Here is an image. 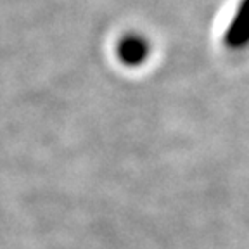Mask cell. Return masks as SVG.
<instances>
[{"label":"cell","mask_w":249,"mask_h":249,"mask_svg":"<svg viewBox=\"0 0 249 249\" xmlns=\"http://www.w3.org/2000/svg\"><path fill=\"white\" fill-rule=\"evenodd\" d=\"M151 54V43L139 33H126L118 40L116 57L123 66L137 68L144 64Z\"/></svg>","instance_id":"cell-1"},{"label":"cell","mask_w":249,"mask_h":249,"mask_svg":"<svg viewBox=\"0 0 249 249\" xmlns=\"http://www.w3.org/2000/svg\"><path fill=\"white\" fill-rule=\"evenodd\" d=\"M248 40V16H246V0H242L237 14L230 21L225 31V43L230 49H241Z\"/></svg>","instance_id":"cell-2"}]
</instances>
